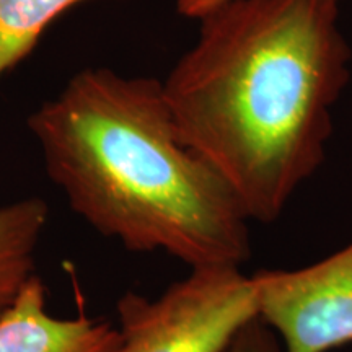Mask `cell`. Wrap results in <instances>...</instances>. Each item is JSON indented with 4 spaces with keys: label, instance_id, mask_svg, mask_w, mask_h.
Returning a JSON list of instances; mask_svg holds the SVG:
<instances>
[{
    "label": "cell",
    "instance_id": "8992f818",
    "mask_svg": "<svg viewBox=\"0 0 352 352\" xmlns=\"http://www.w3.org/2000/svg\"><path fill=\"white\" fill-rule=\"evenodd\" d=\"M50 220L39 197L0 206V315L36 274V253Z\"/></svg>",
    "mask_w": 352,
    "mask_h": 352
},
{
    "label": "cell",
    "instance_id": "52a82bcc",
    "mask_svg": "<svg viewBox=\"0 0 352 352\" xmlns=\"http://www.w3.org/2000/svg\"><path fill=\"white\" fill-rule=\"evenodd\" d=\"M88 0H0V78L32 54L63 13Z\"/></svg>",
    "mask_w": 352,
    "mask_h": 352
},
{
    "label": "cell",
    "instance_id": "7a4b0ae2",
    "mask_svg": "<svg viewBox=\"0 0 352 352\" xmlns=\"http://www.w3.org/2000/svg\"><path fill=\"white\" fill-rule=\"evenodd\" d=\"M28 127L52 183L100 235L191 270L241 266L250 256V220L179 139L162 80L83 69Z\"/></svg>",
    "mask_w": 352,
    "mask_h": 352
},
{
    "label": "cell",
    "instance_id": "3957f363",
    "mask_svg": "<svg viewBox=\"0 0 352 352\" xmlns=\"http://www.w3.org/2000/svg\"><path fill=\"white\" fill-rule=\"evenodd\" d=\"M109 352H226L259 318L253 276L240 266L192 267L157 298L127 290Z\"/></svg>",
    "mask_w": 352,
    "mask_h": 352
},
{
    "label": "cell",
    "instance_id": "277c9868",
    "mask_svg": "<svg viewBox=\"0 0 352 352\" xmlns=\"http://www.w3.org/2000/svg\"><path fill=\"white\" fill-rule=\"evenodd\" d=\"M259 320L283 352H328L352 342V243L296 271L253 274Z\"/></svg>",
    "mask_w": 352,
    "mask_h": 352
},
{
    "label": "cell",
    "instance_id": "ba28073f",
    "mask_svg": "<svg viewBox=\"0 0 352 352\" xmlns=\"http://www.w3.org/2000/svg\"><path fill=\"white\" fill-rule=\"evenodd\" d=\"M226 352H283V346L276 333L258 318L241 329Z\"/></svg>",
    "mask_w": 352,
    "mask_h": 352
},
{
    "label": "cell",
    "instance_id": "6da1fadb",
    "mask_svg": "<svg viewBox=\"0 0 352 352\" xmlns=\"http://www.w3.org/2000/svg\"><path fill=\"white\" fill-rule=\"evenodd\" d=\"M341 0H230L162 80L179 139L271 223L314 176L351 82Z\"/></svg>",
    "mask_w": 352,
    "mask_h": 352
},
{
    "label": "cell",
    "instance_id": "9c48e42d",
    "mask_svg": "<svg viewBox=\"0 0 352 352\" xmlns=\"http://www.w3.org/2000/svg\"><path fill=\"white\" fill-rule=\"evenodd\" d=\"M230 0H176V12L184 19L199 20Z\"/></svg>",
    "mask_w": 352,
    "mask_h": 352
},
{
    "label": "cell",
    "instance_id": "5b68a950",
    "mask_svg": "<svg viewBox=\"0 0 352 352\" xmlns=\"http://www.w3.org/2000/svg\"><path fill=\"white\" fill-rule=\"evenodd\" d=\"M116 341L118 328L107 320L52 316L38 274L0 315V352H109Z\"/></svg>",
    "mask_w": 352,
    "mask_h": 352
}]
</instances>
